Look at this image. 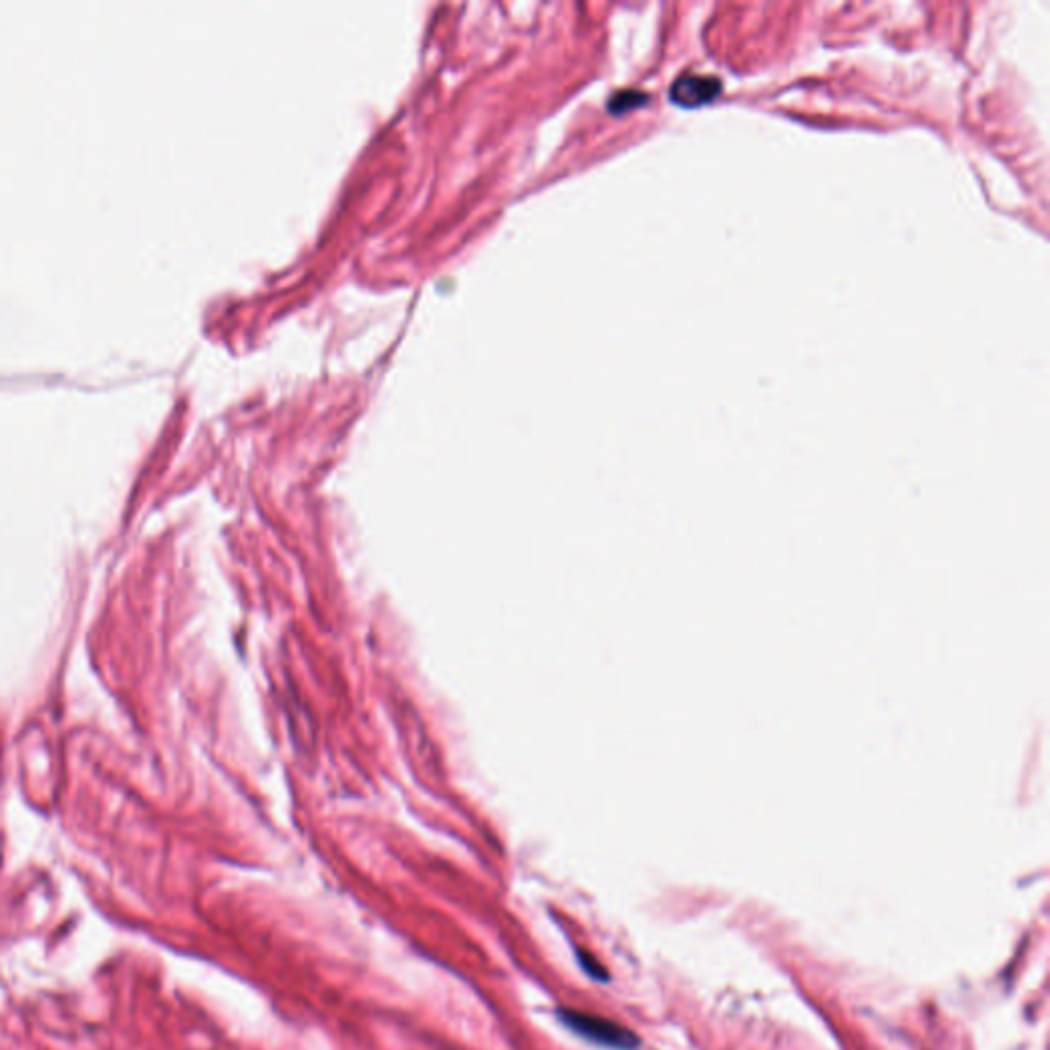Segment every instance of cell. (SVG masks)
Instances as JSON below:
<instances>
[{"label":"cell","instance_id":"7a4b0ae2","mask_svg":"<svg viewBox=\"0 0 1050 1050\" xmlns=\"http://www.w3.org/2000/svg\"><path fill=\"white\" fill-rule=\"evenodd\" d=\"M721 92V83L717 78H706V76H683L669 90L671 103L683 107V109H696V107L712 103Z\"/></svg>","mask_w":1050,"mask_h":1050},{"label":"cell","instance_id":"6da1fadb","mask_svg":"<svg viewBox=\"0 0 1050 1050\" xmlns=\"http://www.w3.org/2000/svg\"><path fill=\"white\" fill-rule=\"evenodd\" d=\"M560 1021L572 1030L575 1035L586 1038L608 1049L632 1050L638 1047V1038L628 1028L620 1026L617 1021L605 1020L600 1016H591L577 1009H560Z\"/></svg>","mask_w":1050,"mask_h":1050},{"label":"cell","instance_id":"3957f363","mask_svg":"<svg viewBox=\"0 0 1050 1050\" xmlns=\"http://www.w3.org/2000/svg\"><path fill=\"white\" fill-rule=\"evenodd\" d=\"M643 103H646V95L638 92V90H626V92L615 95L610 109L614 113H624V111H631L634 107L643 106Z\"/></svg>","mask_w":1050,"mask_h":1050},{"label":"cell","instance_id":"277c9868","mask_svg":"<svg viewBox=\"0 0 1050 1050\" xmlns=\"http://www.w3.org/2000/svg\"><path fill=\"white\" fill-rule=\"evenodd\" d=\"M579 959H581L583 969H586L587 973L593 976V978H601V981H605V978H608V975L601 971L600 964L593 961V959H587L586 954H579Z\"/></svg>","mask_w":1050,"mask_h":1050}]
</instances>
